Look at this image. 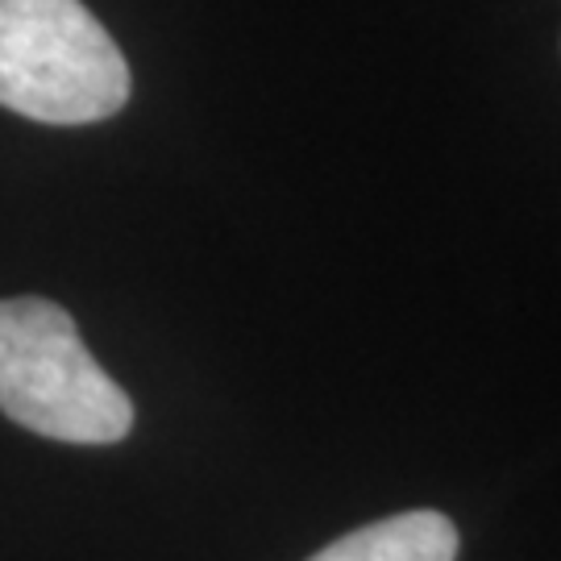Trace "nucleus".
I'll use <instances>...</instances> for the list:
<instances>
[{
    "mask_svg": "<svg viewBox=\"0 0 561 561\" xmlns=\"http://www.w3.org/2000/svg\"><path fill=\"white\" fill-rule=\"evenodd\" d=\"M0 412L67 445H117L134 428V400L88 354L67 308L0 300Z\"/></svg>",
    "mask_w": 561,
    "mask_h": 561,
    "instance_id": "1",
    "label": "nucleus"
},
{
    "mask_svg": "<svg viewBox=\"0 0 561 561\" xmlns=\"http://www.w3.org/2000/svg\"><path fill=\"white\" fill-rule=\"evenodd\" d=\"M129 101V62L83 0H0V104L42 125H92Z\"/></svg>",
    "mask_w": 561,
    "mask_h": 561,
    "instance_id": "2",
    "label": "nucleus"
},
{
    "mask_svg": "<svg viewBox=\"0 0 561 561\" xmlns=\"http://www.w3.org/2000/svg\"><path fill=\"white\" fill-rule=\"evenodd\" d=\"M458 558V528L449 516L421 507L387 520L362 524L354 533L324 545L308 561H454Z\"/></svg>",
    "mask_w": 561,
    "mask_h": 561,
    "instance_id": "3",
    "label": "nucleus"
}]
</instances>
